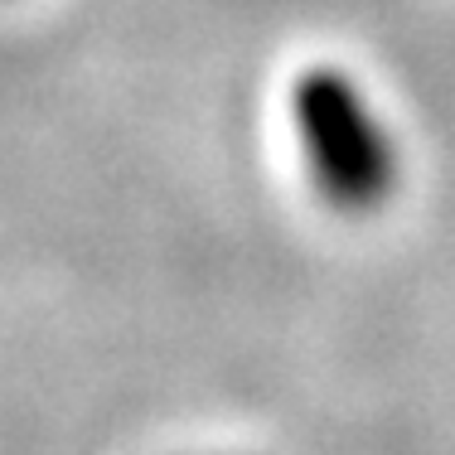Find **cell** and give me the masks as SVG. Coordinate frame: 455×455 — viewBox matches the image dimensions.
<instances>
[{
    "mask_svg": "<svg viewBox=\"0 0 455 455\" xmlns=\"http://www.w3.org/2000/svg\"><path fill=\"white\" fill-rule=\"evenodd\" d=\"M291 132L315 189L339 213H373L397 189V140L354 83V73L315 63L291 78Z\"/></svg>",
    "mask_w": 455,
    "mask_h": 455,
    "instance_id": "1",
    "label": "cell"
}]
</instances>
